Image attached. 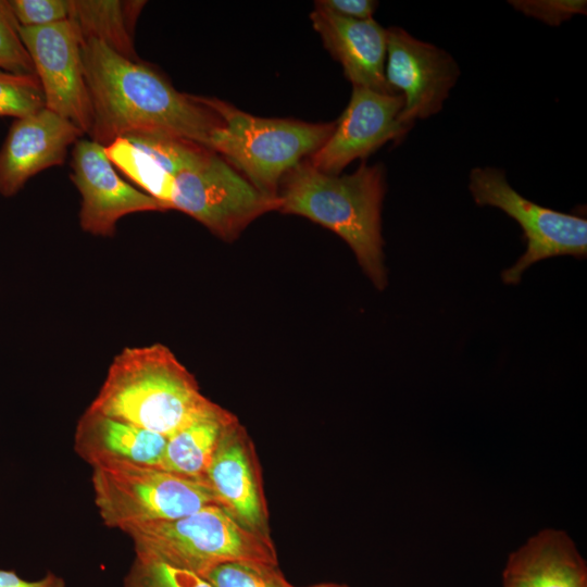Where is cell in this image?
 Masks as SVG:
<instances>
[{"mask_svg":"<svg viewBox=\"0 0 587 587\" xmlns=\"http://www.w3.org/2000/svg\"><path fill=\"white\" fill-rule=\"evenodd\" d=\"M237 419L212 404L167 437L160 467L171 473L205 482V474L226 426Z\"/></svg>","mask_w":587,"mask_h":587,"instance_id":"obj_18","label":"cell"},{"mask_svg":"<svg viewBox=\"0 0 587 587\" xmlns=\"http://www.w3.org/2000/svg\"><path fill=\"white\" fill-rule=\"evenodd\" d=\"M385 77L404 98L399 121L412 126L414 120L438 113L460 76L455 60L445 50L414 38L400 27L387 29Z\"/></svg>","mask_w":587,"mask_h":587,"instance_id":"obj_10","label":"cell"},{"mask_svg":"<svg viewBox=\"0 0 587 587\" xmlns=\"http://www.w3.org/2000/svg\"><path fill=\"white\" fill-rule=\"evenodd\" d=\"M105 154L126 176L166 210L172 209L176 195L175 177L165 171L150 154L136 147L128 139L120 137L104 147Z\"/></svg>","mask_w":587,"mask_h":587,"instance_id":"obj_20","label":"cell"},{"mask_svg":"<svg viewBox=\"0 0 587 587\" xmlns=\"http://www.w3.org/2000/svg\"><path fill=\"white\" fill-rule=\"evenodd\" d=\"M34 63L46 108L90 132L92 108L84 77L80 38L70 20L18 28Z\"/></svg>","mask_w":587,"mask_h":587,"instance_id":"obj_9","label":"cell"},{"mask_svg":"<svg viewBox=\"0 0 587 587\" xmlns=\"http://www.w3.org/2000/svg\"><path fill=\"white\" fill-rule=\"evenodd\" d=\"M18 28L9 1L0 0V70L14 74H36Z\"/></svg>","mask_w":587,"mask_h":587,"instance_id":"obj_25","label":"cell"},{"mask_svg":"<svg viewBox=\"0 0 587 587\" xmlns=\"http://www.w3.org/2000/svg\"><path fill=\"white\" fill-rule=\"evenodd\" d=\"M385 172L380 164L329 175L301 161L280 179L278 211L304 216L339 235L376 288L386 286L382 237Z\"/></svg>","mask_w":587,"mask_h":587,"instance_id":"obj_2","label":"cell"},{"mask_svg":"<svg viewBox=\"0 0 587 587\" xmlns=\"http://www.w3.org/2000/svg\"><path fill=\"white\" fill-rule=\"evenodd\" d=\"M146 1L70 0L68 20L80 41L93 38L134 62L140 59L134 43L135 26Z\"/></svg>","mask_w":587,"mask_h":587,"instance_id":"obj_19","label":"cell"},{"mask_svg":"<svg viewBox=\"0 0 587 587\" xmlns=\"http://www.w3.org/2000/svg\"><path fill=\"white\" fill-rule=\"evenodd\" d=\"M519 12L548 25L558 26L576 14H586L584 0H513L509 1Z\"/></svg>","mask_w":587,"mask_h":587,"instance_id":"obj_27","label":"cell"},{"mask_svg":"<svg viewBox=\"0 0 587 587\" xmlns=\"http://www.w3.org/2000/svg\"><path fill=\"white\" fill-rule=\"evenodd\" d=\"M45 108L42 88L36 74L0 70V116L21 118Z\"/></svg>","mask_w":587,"mask_h":587,"instance_id":"obj_23","label":"cell"},{"mask_svg":"<svg viewBox=\"0 0 587 587\" xmlns=\"http://www.w3.org/2000/svg\"><path fill=\"white\" fill-rule=\"evenodd\" d=\"M167 437L87 409L74 435V450L91 467L127 463L160 467Z\"/></svg>","mask_w":587,"mask_h":587,"instance_id":"obj_17","label":"cell"},{"mask_svg":"<svg viewBox=\"0 0 587 587\" xmlns=\"http://www.w3.org/2000/svg\"><path fill=\"white\" fill-rule=\"evenodd\" d=\"M404 107L401 93H383L353 86L346 110L326 142L308 160L317 171L338 175L355 159H363L410 128L399 121Z\"/></svg>","mask_w":587,"mask_h":587,"instance_id":"obj_11","label":"cell"},{"mask_svg":"<svg viewBox=\"0 0 587 587\" xmlns=\"http://www.w3.org/2000/svg\"><path fill=\"white\" fill-rule=\"evenodd\" d=\"M469 189L477 205L502 210L524 232L526 251L514 265L503 271L504 284H519L522 274L541 260L557 255L586 257V218L554 211L526 199L511 187L502 170L491 166L473 168L470 172Z\"/></svg>","mask_w":587,"mask_h":587,"instance_id":"obj_7","label":"cell"},{"mask_svg":"<svg viewBox=\"0 0 587 587\" xmlns=\"http://www.w3.org/2000/svg\"><path fill=\"white\" fill-rule=\"evenodd\" d=\"M197 98L222 121V126L211 135L210 149L272 198H277L283 176L302 158L317 151L335 129V123L263 118L218 99Z\"/></svg>","mask_w":587,"mask_h":587,"instance_id":"obj_4","label":"cell"},{"mask_svg":"<svg viewBox=\"0 0 587 587\" xmlns=\"http://www.w3.org/2000/svg\"><path fill=\"white\" fill-rule=\"evenodd\" d=\"M502 587H587V566L571 537L547 528L513 551Z\"/></svg>","mask_w":587,"mask_h":587,"instance_id":"obj_16","label":"cell"},{"mask_svg":"<svg viewBox=\"0 0 587 587\" xmlns=\"http://www.w3.org/2000/svg\"><path fill=\"white\" fill-rule=\"evenodd\" d=\"M376 7L377 2L371 0H321L315 2V8L359 21L372 18Z\"/></svg>","mask_w":587,"mask_h":587,"instance_id":"obj_28","label":"cell"},{"mask_svg":"<svg viewBox=\"0 0 587 587\" xmlns=\"http://www.w3.org/2000/svg\"><path fill=\"white\" fill-rule=\"evenodd\" d=\"M80 53L92 108V141L105 147L129 134L152 133L210 148L222 121L197 96L179 92L150 65L125 59L100 40H82Z\"/></svg>","mask_w":587,"mask_h":587,"instance_id":"obj_1","label":"cell"},{"mask_svg":"<svg viewBox=\"0 0 587 587\" xmlns=\"http://www.w3.org/2000/svg\"><path fill=\"white\" fill-rule=\"evenodd\" d=\"M172 209L230 241L260 215L278 209V198L258 190L214 151L197 166L175 176Z\"/></svg>","mask_w":587,"mask_h":587,"instance_id":"obj_8","label":"cell"},{"mask_svg":"<svg viewBox=\"0 0 587 587\" xmlns=\"http://www.w3.org/2000/svg\"><path fill=\"white\" fill-rule=\"evenodd\" d=\"M72 182L82 196L79 223L83 230L112 236L117 221L130 213L166 211L155 198L128 185L116 174L104 146L78 139L72 151Z\"/></svg>","mask_w":587,"mask_h":587,"instance_id":"obj_12","label":"cell"},{"mask_svg":"<svg viewBox=\"0 0 587 587\" xmlns=\"http://www.w3.org/2000/svg\"><path fill=\"white\" fill-rule=\"evenodd\" d=\"M83 134L47 108L15 118L0 148V193L12 197L37 173L61 165Z\"/></svg>","mask_w":587,"mask_h":587,"instance_id":"obj_14","label":"cell"},{"mask_svg":"<svg viewBox=\"0 0 587 587\" xmlns=\"http://www.w3.org/2000/svg\"><path fill=\"white\" fill-rule=\"evenodd\" d=\"M21 27L45 26L68 20L70 0H10Z\"/></svg>","mask_w":587,"mask_h":587,"instance_id":"obj_26","label":"cell"},{"mask_svg":"<svg viewBox=\"0 0 587 587\" xmlns=\"http://www.w3.org/2000/svg\"><path fill=\"white\" fill-rule=\"evenodd\" d=\"M202 577L213 587H296L286 579L278 564L259 561L224 562Z\"/></svg>","mask_w":587,"mask_h":587,"instance_id":"obj_22","label":"cell"},{"mask_svg":"<svg viewBox=\"0 0 587 587\" xmlns=\"http://www.w3.org/2000/svg\"><path fill=\"white\" fill-rule=\"evenodd\" d=\"M218 505L245 528L271 537L261 466L246 428L235 419L224 429L205 474Z\"/></svg>","mask_w":587,"mask_h":587,"instance_id":"obj_13","label":"cell"},{"mask_svg":"<svg viewBox=\"0 0 587 587\" xmlns=\"http://www.w3.org/2000/svg\"><path fill=\"white\" fill-rule=\"evenodd\" d=\"M310 587H350V586L345 585V584H336V583H322V584H316Z\"/></svg>","mask_w":587,"mask_h":587,"instance_id":"obj_30","label":"cell"},{"mask_svg":"<svg viewBox=\"0 0 587 587\" xmlns=\"http://www.w3.org/2000/svg\"><path fill=\"white\" fill-rule=\"evenodd\" d=\"M325 48L342 65L353 86L398 93L385 77L387 29L373 18L359 21L315 8L310 14Z\"/></svg>","mask_w":587,"mask_h":587,"instance_id":"obj_15","label":"cell"},{"mask_svg":"<svg viewBox=\"0 0 587 587\" xmlns=\"http://www.w3.org/2000/svg\"><path fill=\"white\" fill-rule=\"evenodd\" d=\"M212 404L164 345L126 348L88 409L171 436Z\"/></svg>","mask_w":587,"mask_h":587,"instance_id":"obj_3","label":"cell"},{"mask_svg":"<svg viewBox=\"0 0 587 587\" xmlns=\"http://www.w3.org/2000/svg\"><path fill=\"white\" fill-rule=\"evenodd\" d=\"M0 587H66V583L62 577L51 572L39 579L27 580L12 570L0 569Z\"/></svg>","mask_w":587,"mask_h":587,"instance_id":"obj_29","label":"cell"},{"mask_svg":"<svg viewBox=\"0 0 587 587\" xmlns=\"http://www.w3.org/2000/svg\"><path fill=\"white\" fill-rule=\"evenodd\" d=\"M124 587H213L204 577L166 563L136 555Z\"/></svg>","mask_w":587,"mask_h":587,"instance_id":"obj_24","label":"cell"},{"mask_svg":"<svg viewBox=\"0 0 587 587\" xmlns=\"http://www.w3.org/2000/svg\"><path fill=\"white\" fill-rule=\"evenodd\" d=\"M126 534L136 555L201 576L228 561L278 564L271 537L245 528L217 504L176 520L132 528Z\"/></svg>","mask_w":587,"mask_h":587,"instance_id":"obj_5","label":"cell"},{"mask_svg":"<svg viewBox=\"0 0 587 587\" xmlns=\"http://www.w3.org/2000/svg\"><path fill=\"white\" fill-rule=\"evenodd\" d=\"M95 503L103 523L127 532L217 504L207 482L155 466L116 463L92 467Z\"/></svg>","mask_w":587,"mask_h":587,"instance_id":"obj_6","label":"cell"},{"mask_svg":"<svg viewBox=\"0 0 587 587\" xmlns=\"http://www.w3.org/2000/svg\"><path fill=\"white\" fill-rule=\"evenodd\" d=\"M124 138L150 154L174 177L197 166L213 152L195 141L164 134L134 133Z\"/></svg>","mask_w":587,"mask_h":587,"instance_id":"obj_21","label":"cell"}]
</instances>
